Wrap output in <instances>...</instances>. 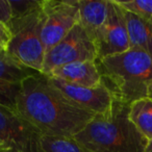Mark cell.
I'll return each instance as SVG.
<instances>
[{"instance_id": "1", "label": "cell", "mask_w": 152, "mask_h": 152, "mask_svg": "<svg viewBox=\"0 0 152 152\" xmlns=\"http://www.w3.org/2000/svg\"><path fill=\"white\" fill-rule=\"evenodd\" d=\"M15 110L42 135L50 137H75L96 116L71 103L42 73L23 83Z\"/></svg>"}, {"instance_id": "2", "label": "cell", "mask_w": 152, "mask_h": 152, "mask_svg": "<svg viewBox=\"0 0 152 152\" xmlns=\"http://www.w3.org/2000/svg\"><path fill=\"white\" fill-rule=\"evenodd\" d=\"M102 83L115 100L130 105L148 96L152 83V55L139 49L97 61Z\"/></svg>"}, {"instance_id": "3", "label": "cell", "mask_w": 152, "mask_h": 152, "mask_svg": "<svg viewBox=\"0 0 152 152\" xmlns=\"http://www.w3.org/2000/svg\"><path fill=\"white\" fill-rule=\"evenodd\" d=\"M129 105L115 100L113 108L96 115L75 139L93 152H144L147 140L128 117Z\"/></svg>"}, {"instance_id": "4", "label": "cell", "mask_w": 152, "mask_h": 152, "mask_svg": "<svg viewBox=\"0 0 152 152\" xmlns=\"http://www.w3.org/2000/svg\"><path fill=\"white\" fill-rule=\"evenodd\" d=\"M42 7L40 11L20 19H11L7 23L12 40L5 50L25 67L42 73L46 49L41 38Z\"/></svg>"}, {"instance_id": "5", "label": "cell", "mask_w": 152, "mask_h": 152, "mask_svg": "<svg viewBox=\"0 0 152 152\" xmlns=\"http://www.w3.org/2000/svg\"><path fill=\"white\" fill-rule=\"evenodd\" d=\"M42 133L15 110L0 104V151L43 152Z\"/></svg>"}, {"instance_id": "6", "label": "cell", "mask_w": 152, "mask_h": 152, "mask_svg": "<svg viewBox=\"0 0 152 152\" xmlns=\"http://www.w3.org/2000/svg\"><path fill=\"white\" fill-rule=\"evenodd\" d=\"M83 61H97V49L95 43L78 23L46 52L42 74L49 75L55 68Z\"/></svg>"}, {"instance_id": "7", "label": "cell", "mask_w": 152, "mask_h": 152, "mask_svg": "<svg viewBox=\"0 0 152 152\" xmlns=\"http://www.w3.org/2000/svg\"><path fill=\"white\" fill-rule=\"evenodd\" d=\"M79 22L77 0H43L41 38L46 52Z\"/></svg>"}, {"instance_id": "8", "label": "cell", "mask_w": 152, "mask_h": 152, "mask_svg": "<svg viewBox=\"0 0 152 152\" xmlns=\"http://www.w3.org/2000/svg\"><path fill=\"white\" fill-rule=\"evenodd\" d=\"M48 77L51 85L79 108L95 115H103L110 112L114 106V95L103 83L94 88H88L72 85L51 76Z\"/></svg>"}, {"instance_id": "9", "label": "cell", "mask_w": 152, "mask_h": 152, "mask_svg": "<svg viewBox=\"0 0 152 152\" xmlns=\"http://www.w3.org/2000/svg\"><path fill=\"white\" fill-rule=\"evenodd\" d=\"M96 49L97 61L130 49L123 9L115 0L110 1L107 19L96 42Z\"/></svg>"}, {"instance_id": "10", "label": "cell", "mask_w": 152, "mask_h": 152, "mask_svg": "<svg viewBox=\"0 0 152 152\" xmlns=\"http://www.w3.org/2000/svg\"><path fill=\"white\" fill-rule=\"evenodd\" d=\"M40 73L25 67L0 48V104L12 110L16 102L23 83L30 76Z\"/></svg>"}, {"instance_id": "11", "label": "cell", "mask_w": 152, "mask_h": 152, "mask_svg": "<svg viewBox=\"0 0 152 152\" xmlns=\"http://www.w3.org/2000/svg\"><path fill=\"white\" fill-rule=\"evenodd\" d=\"M66 83L80 87L94 88L101 85V74L98 69L97 61H83L67 64L55 68L49 75Z\"/></svg>"}, {"instance_id": "12", "label": "cell", "mask_w": 152, "mask_h": 152, "mask_svg": "<svg viewBox=\"0 0 152 152\" xmlns=\"http://www.w3.org/2000/svg\"><path fill=\"white\" fill-rule=\"evenodd\" d=\"M110 0H77L79 22L96 45L108 16Z\"/></svg>"}, {"instance_id": "13", "label": "cell", "mask_w": 152, "mask_h": 152, "mask_svg": "<svg viewBox=\"0 0 152 152\" xmlns=\"http://www.w3.org/2000/svg\"><path fill=\"white\" fill-rule=\"evenodd\" d=\"M123 14L130 48L139 49L152 55V22L125 9H123Z\"/></svg>"}, {"instance_id": "14", "label": "cell", "mask_w": 152, "mask_h": 152, "mask_svg": "<svg viewBox=\"0 0 152 152\" xmlns=\"http://www.w3.org/2000/svg\"><path fill=\"white\" fill-rule=\"evenodd\" d=\"M129 120L147 141L152 139V99L149 97L135 100L129 105Z\"/></svg>"}, {"instance_id": "15", "label": "cell", "mask_w": 152, "mask_h": 152, "mask_svg": "<svg viewBox=\"0 0 152 152\" xmlns=\"http://www.w3.org/2000/svg\"><path fill=\"white\" fill-rule=\"evenodd\" d=\"M43 152H93L74 137H50L42 135Z\"/></svg>"}, {"instance_id": "16", "label": "cell", "mask_w": 152, "mask_h": 152, "mask_svg": "<svg viewBox=\"0 0 152 152\" xmlns=\"http://www.w3.org/2000/svg\"><path fill=\"white\" fill-rule=\"evenodd\" d=\"M12 19L25 18L40 11L43 0H10Z\"/></svg>"}, {"instance_id": "17", "label": "cell", "mask_w": 152, "mask_h": 152, "mask_svg": "<svg viewBox=\"0 0 152 152\" xmlns=\"http://www.w3.org/2000/svg\"><path fill=\"white\" fill-rule=\"evenodd\" d=\"M120 7L152 22V0H115Z\"/></svg>"}, {"instance_id": "18", "label": "cell", "mask_w": 152, "mask_h": 152, "mask_svg": "<svg viewBox=\"0 0 152 152\" xmlns=\"http://www.w3.org/2000/svg\"><path fill=\"white\" fill-rule=\"evenodd\" d=\"M12 19V7L10 0H0V23L7 24Z\"/></svg>"}, {"instance_id": "19", "label": "cell", "mask_w": 152, "mask_h": 152, "mask_svg": "<svg viewBox=\"0 0 152 152\" xmlns=\"http://www.w3.org/2000/svg\"><path fill=\"white\" fill-rule=\"evenodd\" d=\"M12 37L13 34L7 24L0 23V48L7 49L12 40Z\"/></svg>"}, {"instance_id": "20", "label": "cell", "mask_w": 152, "mask_h": 152, "mask_svg": "<svg viewBox=\"0 0 152 152\" xmlns=\"http://www.w3.org/2000/svg\"><path fill=\"white\" fill-rule=\"evenodd\" d=\"M144 152H152V139L147 142V145H146Z\"/></svg>"}, {"instance_id": "21", "label": "cell", "mask_w": 152, "mask_h": 152, "mask_svg": "<svg viewBox=\"0 0 152 152\" xmlns=\"http://www.w3.org/2000/svg\"><path fill=\"white\" fill-rule=\"evenodd\" d=\"M147 97H149V98H151V99H152V83L150 85L149 90H148V96H147Z\"/></svg>"}, {"instance_id": "22", "label": "cell", "mask_w": 152, "mask_h": 152, "mask_svg": "<svg viewBox=\"0 0 152 152\" xmlns=\"http://www.w3.org/2000/svg\"><path fill=\"white\" fill-rule=\"evenodd\" d=\"M0 152H2V151H0Z\"/></svg>"}]
</instances>
